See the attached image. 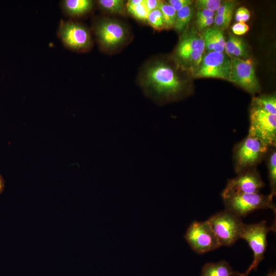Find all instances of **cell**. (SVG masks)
<instances>
[{
  "instance_id": "d6986e66",
  "label": "cell",
  "mask_w": 276,
  "mask_h": 276,
  "mask_svg": "<svg viewBox=\"0 0 276 276\" xmlns=\"http://www.w3.org/2000/svg\"><path fill=\"white\" fill-rule=\"evenodd\" d=\"M193 14V9L191 5L177 11L173 28L178 33L182 32L190 22Z\"/></svg>"
},
{
  "instance_id": "4fadbf2b",
  "label": "cell",
  "mask_w": 276,
  "mask_h": 276,
  "mask_svg": "<svg viewBox=\"0 0 276 276\" xmlns=\"http://www.w3.org/2000/svg\"><path fill=\"white\" fill-rule=\"evenodd\" d=\"M94 6L95 3L91 0H62L60 2L63 14L74 20L89 14Z\"/></svg>"
},
{
  "instance_id": "ffe728a7",
  "label": "cell",
  "mask_w": 276,
  "mask_h": 276,
  "mask_svg": "<svg viewBox=\"0 0 276 276\" xmlns=\"http://www.w3.org/2000/svg\"><path fill=\"white\" fill-rule=\"evenodd\" d=\"M97 3L101 10L107 13L123 14L126 9V4L123 0H99Z\"/></svg>"
},
{
  "instance_id": "8fae6325",
  "label": "cell",
  "mask_w": 276,
  "mask_h": 276,
  "mask_svg": "<svg viewBox=\"0 0 276 276\" xmlns=\"http://www.w3.org/2000/svg\"><path fill=\"white\" fill-rule=\"evenodd\" d=\"M229 81L246 91L255 94L260 87L257 78L254 63L251 59L233 57Z\"/></svg>"
},
{
  "instance_id": "603a6c76",
  "label": "cell",
  "mask_w": 276,
  "mask_h": 276,
  "mask_svg": "<svg viewBox=\"0 0 276 276\" xmlns=\"http://www.w3.org/2000/svg\"><path fill=\"white\" fill-rule=\"evenodd\" d=\"M147 21L155 30L161 31L165 29L163 15L159 9L149 12Z\"/></svg>"
},
{
  "instance_id": "5b68a950",
  "label": "cell",
  "mask_w": 276,
  "mask_h": 276,
  "mask_svg": "<svg viewBox=\"0 0 276 276\" xmlns=\"http://www.w3.org/2000/svg\"><path fill=\"white\" fill-rule=\"evenodd\" d=\"M275 232V223L268 226L266 221L258 223L244 224L240 239H244L253 252L254 259L244 276H248L251 270H257L260 262L264 259L267 245V236L270 232Z\"/></svg>"
},
{
  "instance_id": "4316f807",
  "label": "cell",
  "mask_w": 276,
  "mask_h": 276,
  "mask_svg": "<svg viewBox=\"0 0 276 276\" xmlns=\"http://www.w3.org/2000/svg\"><path fill=\"white\" fill-rule=\"evenodd\" d=\"M250 17L249 10L245 7H240L237 9L235 13V20L237 22H245Z\"/></svg>"
},
{
  "instance_id": "f546056e",
  "label": "cell",
  "mask_w": 276,
  "mask_h": 276,
  "mask_svg": "<svg viewBox=\"0 0 276 276\" xmlns=\"http://www.w3.org/2000/svg\"><path fill=\"white\" fill-rule=\"evenodd\" d=\"M167 3L177 12L186 6L191 5L193 1L191 0H169Z\"/></svg>"
},
{
  "instance_id": "f1b7e54d",
  "label": "cell",
  "mask_w": 276,
  "mask_h": 276,
  "mask_svg": "<svg viewBox=\"0 0 276 276\" xmlns=\"http://www.w3.org/2000/svg\"><path fill=\"white\" fill-rule=\"evenodd\" d=\"M249 26L245 22H237L232 27V31L235 35H242L249 30Z\"/></svg>"
},
{
  "instance_id": "7c38bea8",
  "label": "cell",
  "mask_w": 276,
  "mask_h": 276,
  "mask_svg": "<svg viewBox=\"0 0 276 276\" xmlns=\"http://www.w3.org/2000/svg\"><path fill=\"white\" fill-rule=\"evenodd\" d=\"M264 186L256 167L244 170L232 179H228L221 193L222 197L235 194L259 193Z\"/></svg>"
},
{
  "instance_id": "6da1fadb",
  "label": "cell",
  "mask_w": 276,
  "mask_h": 276,
  "mask_svg": "<svg viewBox=\"0 0 276 276\" xmlns=\"http://www.w3.org/2000/svg\"><path fill=\"white\" fill-rule=\"evenodd\" d=\"M139 84L145 95L158 103L180 96L185 84L175 70L159 60H150L142 67Z\"/></svg>"
},
{
  "instance_id": "9a60e30c",
  "label": "cell",
  "mask_w": 276,
  "mask_h": 276,
  "mask_svg": "<svg viewBox=\"0 0 276 276\" xmlns=\"http://www.w3.org/2000/svg\"><path fill=\"white\" fill-rule=\"evenodd\" d=\"M205 48L209 52H223L225 40L221 30L216 28H207L201 35Z\"/></svg>"
},
{
  "instance_id": "3957f363",
  "label": "cell",
  "mask_w": 276,
  "mask_h": 276,
  "mask_svg": "<svg viewBox=\"0 0 276 276\" xmlns=\"http://www.w3.org/2000/svg\"><path fill=\"white\" fill-rule=\"evenodd\" d=\"M269 148L261 140L248 134L234 149L235 172L239 173L256 167L265 158Z\"/></svg>"
},
{
  "instance_id": "83f0119b",
  "label": "cell",
  "mask_w": 276,
  "mask_h": 276,
  "mask_svg": "<svg viewBox=\"0 0 276 276\" xmlns=\"http://www.w3.org/2000/svg\"><path fill=\"white\" fill-rule=\"evenodd\" d=\"M236 5V2L233 1H228L223 3L220 6L216 11V15H221L230 12H233Z\"/></svg>"
},
{
  "instance_id": "4dcf8cb0",
  "label": "cell",
  "mask_w": 276,
  "mask_h": 276,
  "mask_svg": "<svg viewBox=\"0 0 276 276\" xmlns=\"http://www.w3.org/2000/svg\"><path fill=\"white\" fill-rule=\"evenodd\" d=\"M247 54L245 43L243 40L235 49L232 57L240 58L245 57Z\"/></svg>"
},
{
  "instance_id": "7a4b0ae2",
  "label": "cell",
  "mask_w": 276,
  "mask_h": 276,
  "mask_svg": "<svg viewBox=\"0 0 276 276\" xmlns=\"http://www.w3.org/2000/svg\"><path fill=\"white\" fill-rule=\"evenodd\" d=\"M225 210L241 218L258 210L271 209L275 214L273 196L260 193L235 194L222 197Z\"/></svg>"
},
{
  "instance_id": "836d02e7",
  "label": "cell",
  "mask_w": 276,
  "mask_h": 276,
  "mask_svg": "<svg viewBox=\"0 0 276 276\" xmlns=\"http://www.w3.org/2000/svg\"><path fill=\"white\" fill-rule=\"evenodd\" d=\"M145 4L149 12L158 9L160 1L158 0H145Z\"/></svg>"
},
{
  "instance_id": "cb8c5ba5",
  "label": "cell",
  "mask_w": 276,
  "mask_h": 276,
  "mask_svg": "<svg viewBox=\"0 0 276 276\" xmlns=\"http://www.w3.org/2000/svg\"><path fill=\"white\" fill-rule=\"evenodd\" d=\"M222 4L220 0H198L195 2V6L198 10H207L213 12L217 11Z\"/></svg>"
},
{
  "instance_id": "d4e9b609",
  "label": "cell",
  "mask_w": 276,
  "mask_h": 276,
  "mask_svg": "<svg viewBox=\"0 0 276 276\" xmlns=\"http://www.w3.org/2000/svg\"><path fill=\"white\" fill-rule=\"evenodd\" d=\"M233 12H230L221 15H216L214 24L215 28L224 29L228 27L232 19Z\"/></svg>"
},
{
  "instance_id": "2e32d148",
  "label": "cell",
  "mask_w": 276,
  "mask_h": 276,
  "mask_svg": "<svg viewBox=\"0 0 276 276\" xmlns=\"http://www.w3.org/2000/svg\"><path fill=\"white\" fill-rule=\"evenodd\" d=\"M200 276H244L243 273L233 270L225 260L205 263L203 266Z\"/></svg>"
},
{
  "instance_id": "44dd1931",
  "label": "cell",
  "mask_w": 276,
  "mask_h": 276,
  "mask_svg": "<svg viewBox=\"0 0 276 276\" xmlns=\"http://www.w3.org/2000/svg\"><path fill=\"white\" fill-rule=\"evenodd\" d=\"M163 15L165 29L174 28L176 11L167 2L161 1L158 8Z\"/></svg>"
},
{
  "instance_id": "ba28073f",
  "label": "cell",
  "mask_w": 276,
  "mask_h": 276,
  "mask_svg": "<svg viewBox=\"0 0 276 276\" xmlns=\"http://www.w3.org/2000/svg\"><path fill=\"white\" fill-rule=\"evenodd\" d=\"M261 140L269 147L276 145V114L251 106L248 134Z\"/></svg>"
},
{
  "instance_id": "30bf717a",
  "label": "cell",
  "mask_w": 276,
  "mask_h": 276,
  "mask_svg": "<svg viewBox=\"0 0 276 276\" xmlns=\"http://www.w3.org/2000/svg\"><path fill=\"white\" fill-rule=\"evenodd\" d=\"M232 59L223 52H209L195 73L199 78H215L229 81Z\"/></svg>"
},
{
  "instance_id": "7402d4cb",
  "label": "cell",
  "mask_w": 276,
  "mask_h": 276,
  "mask_svg": "<svg viewBox=\"0 0 276 276\" xmlns=\"http://www.w3.org/2000/svg\"><path fill=\"white\" fill-rule=\"evenodd\" d=\"M126 9L134 18L143 21H147L149 11L146 7L145 1L137 5H132L127 3Z\"/></svg>"
},
{
  "instance_id": "e575fe53",
  "label": "cell",
  "mask_w": 276,
  "mask_h": 276,
  "mask_svg": "<svg viewBox=\"0 0 276 276\" xmlns=\"http://www.w3.org/2000/svg\"><path fill=\"white\" fill-rule=\"evenodd\" d=\"M4 188H5V181L2 176L0 175V194H1L3 192L4 189Z\"/></svg>"
},
{
  "instance_id": "9c48e42d",
  "label": "cell",
  "mask_w": 276,
  "mask_h": 276,
  "mask_svg": "<svg viewBox=\"0 0 276 276\" xmlns=\"http://www.w3.org/2000/svg\"><path fill=\"white\" fill-rule=\"evenodd\" d=\"M184 238L192 250L198 254L206 253L220 247L208 220L193 222L187 229Z\"/></svg>"
},
{
  "instance_id": "484cf974",
  "label": "cell",
  "mask_w": 276,
  "mask_h": 276,
  "mask_svg": "<svg viewBox=\"0 0 276 276\" xmlns=\"http://www.w3.org/2000/svg\"><path fill=\"white\" fill-rule=\"evenodd\" d=\"M243 41V40L235 35H231L227 40L225 41L224 50L227 56L232 57L235 49Z\"/></svg>"
},
{
  "instance_id": "ac0fdd59",
  "label": "cell",
  "mask_w": 276,
  "mask_h": 276,
  "mask_svg": "<svg viewBox=\"0 0 276 276\" xmlns=\"http://www.w3.org/2000/svg\"><path fill=\"white\" fill-rule=\"evenodd\" d=\"M251 106L261 108L273 114H276V97L275 95H261L253 97Z\"/></svg>"
},
{
  "instance_id": "1f68e13d",
  "label": "cell",
  "mask_w": 276,
  "mask_h": 276,
  "mask_svg": "<svg viewBox=\"0 0 276 276\" xmlns=\"http://www.w3.org/2000/svg\"><path fill=\"white\" fill-rule=\"evenodd\" d=\"M215 12L207 10H198L196 14V21H199L211 17H214Z\"/></svg>"
},
{
  "instance_id": "e0dca14e",
  "label": "cell",
  "mask_w": 276,
  "mask_h": 276,
  "mask_svg": "<svg viewBox=\"0 0 276 276\" xmlns=\"http://www.w3.org/2000/svg\"><path fill=\"white\" fill-rule=\"evenodd\" d=\"M275 147H270L265 156L271 190L270 194L273 196L276 194V150Z\"/></svg>"
},
{
  "instance_id": "d6a6232c",
  "label": "cell",
  "mask_w": 276,
  "mask_h": 276,
  "mask_svg": "<svg viewBox=\"0 0 276 276\" xmlns=\"http://www.w3.org/2000/svg\"><path fill=\"white\" fill-rule=\"evenodd\" d=\"M214 17H211L196 21L197 27L199 30L206 29L214 23Z\"/></svg>"
},
{
  "instance_id": "d590c367",
  "label": "cell",
  "mask_w": 276,
  "mask_h": 276,
  "mask_svg": "<svg viewBox=\"0 0 276 276\" xmlns=\"http://www.w3.org/2000/svg\"><path fill=\"white\" fill-rule=\"evenodd\" d=\"M266 276H276V271H273L271 270L269 271Z\"/></svg>"
},
{
  "instance_id": "52a82bcc",
  "label": "cell",
  "mask_w": 276,
  "mask_h": 276,
  "mask_svg": "<svg viewBox=\"0 0 276 276\" xmlns=\"http://www.w3.org/2000/svg\"><path fill=\"white\" fill-rule=\"evenodd\" d=\"M207 220L220 246H232L240 239L245 224L241 218L225 210L216 213Z\"/></svg>"
},
{
  "instance_id": "8992f818",
  "label": "cell",
  "mask_w": 276,
  "mask_h": 276,
  "mask_svg": "<svg viewBox=\"0 0 276 276\" xmlns=\"http://www.w3.org/2000/svg\"><path fill=\"white\" fill-rule=\"evenodd\" d=\"M92 26L98 44L106 51L120 47L128 37V31L125 25L116 19L96 18Z\"/></svg>"
},
{
  "instance_id": "277c9868",
  "label": "cell",
  "mask_w": 276,
  "mask_h": 276,
  "mask_svg": "<svg viewBox=\"0 0 276 276\" xmlns=\"http://www.w3.org/2000/svg\"><path fill=\"white\" fill-rule=\"evenodd\" d=\"M57 35L66 49L76 52L89 51L93 44L89 28L82 23L74 20H60Z\"/></svg>"
},
{
  "instance_id": "5bb4252c",
  "label": "cell",
  "mask_w": 276,
  "mask_h": 276,
  "mask_svg": "<svg viewBox=\"0 0 276 276\" xmlns=\"http://www.w3.org/2000/svg\"><path fill=\"white\" fill-rule=\"evenodd\" d=\"M202 45H204L202 38L193 30L181 38L176 49L175 56L182 65L192 52Z\"/></svg>"
}]
</instances>
